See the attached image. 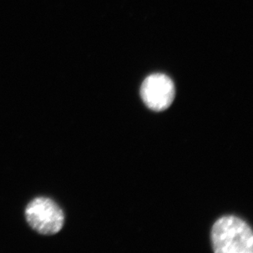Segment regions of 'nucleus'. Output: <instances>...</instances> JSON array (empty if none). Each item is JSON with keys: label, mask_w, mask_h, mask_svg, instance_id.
I'll use <instances>...</instances> for the list:
<instances>
[{"label": "nucleus", "mask_w": 253, "mask_h": 253, "mask_svg": "<svg viewBox=\"0 0 253 253\" xmlns=\"http://www.w3.org/2000/svg\"><path fill=\"white\" fill-rule=\"evenodd\" d=\"M211 244L216 253H252L253 235L244 220L233 216H223L213 225Z\"/></svg>", "instance_id": "f257e3e1"}, {"label": "nucleus", "mask_w": 253, "mask_h": 253, "mask_svg": "<svg viewBox=\"0 0 253 253\" xmlns=\"http://www.w3.org/2000/svg\"><path fill=\"white\" fill-rule=\"evenodd\" d=\"M26 218L35 231L44 235L57 234L64 224L63 211L49 198H36L29 203L26 209Z\"/></svg>", "instance_id": "f03ea898"}, {"label": "nucleus", "mask_w": 253, "mask_h": 253, "mask_svg": "<svg viewBox=\"0 0 253 253\" xmlns=\"http://www.w3.org/2000/svg\"><path fill=\"white\" fill-rule=\"evenodd\" d=\"M141 98L151 110L161 112L168 109L174 101L175 87L167 75H150L141 85Z\"/></svg>", "instance_id": "7ed1b4c3"}]
</instances>
